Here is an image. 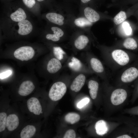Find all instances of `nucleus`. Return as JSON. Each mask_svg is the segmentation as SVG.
Masks as SVG:
<instances>
[{
  "instance_id": "nucleus-1",
  "label": "nucleus",
  "mask_w": 138,
  "mask_h": 138,
  "mask_svg": "<svg viewBox=\"0 0 138 138\" xmlns=\"http://www.w3.org/2000/svg\"><path fill=\"white\" fill-rule=\"evenodd\" d=\"M109 54L112 61L115 64L121 66L128 64L135 57L134 54H129L124 51L120 49L113 50Z\"/></svg>"
},
{
  "instance_id": "nucleus-2",
  "label": "nucleus",
  "mask_w": 138,
  "mask_h": 138,
  "mask_svg": "<svg viewBox=\"0 0 138 138\" xmlns=\"http://www.w3.org/2000/svg\"><path fill=\"white\" fill-rule=\"evenodd\" d=\"M67 87L65 84L61 82L54 83L51 87L49 93L50 99L54 101L60 99L66 92Z\"/></svg>"
},
{
  "instance_id": "nucleus-3",
  "label": "nucleus",
  "mask_w": 138,
  "mask_h": 138,
  "mask_svg": "<svg viewBox=\"0 0 138 138\" xmlns=\"http://www.w3.org/2000/svg\"><path fill=\"white\" fill-rule=\"evenodd\" d=\"M34 54V51L32 47L25 46L20 47L16 50L14 55L16 59L23 61H27L32 59Z\"/></svg>"
},
{
  "instance_id": "nucleus-4",
  "label": "nucleus",
  "mask_w": 138,
  "mask_h": 138,
  "mask_svg": "<svg viewBox=\"0 0 138 138\" xmlns=\"http://www.w3.org/2000/svg\"><path fill=\"white\" fill-rule=\"evenodd\" d=\"M125 70L121 76V81L124 83H129L138 78V62Z\"/></svg>"
},
{
  "instance_id": "nucleus-5",
  "label": "nucleus",
  "mask_w": 138,
  "mask_h": 138,
  "mask_svg": "<svg viewBox=\"0 0 138 138\" xmlns=\"http://www.w3.org/2000/svg\"><path fill=\"white\" fill-rule=\"evenodd\" d=\"M127 93L124 89L118 88L112 92L110 98L112 103L114 105H118L123 103L126 99Z\"/></svg>"
},
{
  "instance_id": "nucleus-6",
  "label": "nucleus",
  "mask_w": 138,
  "mask_h": 138,
  "mask_svg": "<svg viewBox=\"0 0 138 138\" xmlns=\"http://www.w3.org/2000/svg\"><path fill=\"white\" fill-rule=\"evenodd\" d=\"M27 104L28 109L31 112L37 115L42 113L41 106L37 98L32 97L29 98L27 101Z\"/></svg>"
},
{
  "instance_id": "nucleus-7",
  "label": "nucleus",
  "mask_w": 138,
  "mask_h": 138,
  "mask_svg": "<svg viewBox=\"0 0 138 138\" xmlns=\"http://www.w3.org/2000/svg\"><path fill=\"white\" fill-rule=\"evenodd\" d=\"M35 88L33 83L30 80L23 82L20 85L18 91L19 95L26 96L31 94Z\"/></svg>"
},
{
  "instance_id": "nucleus-8",
  "label": "nucleus",
  "mask_w": 138,
  "mask_h": 138,
  "mask_svg": "<svg viewBox=\"0 0 138 138\" xmlns=\"http://www.w3.org/2000/svg\"><path fill=\"white\" fill-rule=\"evenodd\" d=\"M18 24L19 27L18 32L20 35H27L30 33L32 30V25L31 23L27 20L25 19L19 22Z\"/></svg>"
},
{
  "instance_id": "nucleus-9",
  "label": "nucleus",
  "mask_w": 138,
  "mask_h": 138,
  "mask_svg": "<svg viewBox=\"0 0 138 138\" xmlns=\"http://www.w3.org/2000/svg\"><path fill=\"white\" fill-rule=\"evenodd\" d=\"M86 77L83 74H80L74 79L70 86L71 90L75 92L79 91L84 84Z\"/></svg>"
},
{
  "instance_id": "nucleus-10",
  "label": "nucleus",
  "mask_w": 138,
  "mask_h": 138,
  "mask_svg": "<svg viewBox=\"0 0 138 138\" xmlns=\"http://www.w3.org/2000/svg\"><path fill=\"white\" fill-rule=\"evenodd\" d=\"M19 123L18 116L15 114L9 115L7 117L6 127L9 131H12L18 127Z\"/></svg>"
},
{
  "instance_id": "nucleus-11",
  "label": "nucleus",
  "mask_w": 138,
  "mask_h": 138,
  "mask_svg": "<svg viewBox=\"0 0 138 138\" xmlns=\"http://www.w3.org/2000/svg\"><path fill=\"white\" fill-rule=\"evenodd\" d=\"M62 64L60 60L56 58H53L48 62L47 69L50 73L53 74L59 71L61 68Z\"/></svg>"
},
{
  "instance_id": "nucleus-12",
  "label": "nucleus",
  "mask_w": 138,
  "mask_h": 138,
  "mask_svg": "<svg viewBox=\"0 0 138 138\" xmlns=\"http://www.w3.org/2000/svg\"><path fill=\"white\" fill-rule=\"evenodd\" d=\"M84 13L86 18L91 22H95L100 19L99 14L92 8L87 7L84 10Z\"/></svg>"
},
{
  "instance_id": "nucleus-13",
  "label": "nucleus",
  "mask_w": 138,
  "mask_h": 138,
  "mask_svg": "<svg viewBox=\"0 0 138 138\" xmlns=\"http://www.w3.org/2000/svg\"><path fill=\"white\" fill-rule=\"evenodd\" d=\"M46 17L50 22L59 26H62L64 23V17L62 15L55 13H50L47 14Z\"/></svg>"
},
{
  "instance_id": "nucleus-14",
  "label": "nucleus",
  "mask_w": 138,
  "mask_h": 138,
  "mask_svg": "<svg viewBox=\"0 0 138 138\" xmlns=\"http://www.w3.org/2000/svg\"><path fill=\"white\" fill-rule=\"evenodd\" d=\"M51 29L53 32V34H48L46 36V38L48 40L53 41H59L60 38L62 37L64 34V32L61 28L56 27H53Z\"/></svg>"
},
{
  "instance_id": "nucleus-15",
  "label": "nucleus",
  "mask_w": 138,
  "mask_h": 138,
  "mask_svg": "<svg viewBox=\"0 0 138 138\" xmlns=\"http://www.w3.org/2000/svg\"><path fill=\"white\" fill-rule=\"evenodd\" d=\"M90 64L92 69L95 72L101 73L104 72L103 66L98 59L94 57H92L90 59Z\"/></svg>"
},
{
  "instance_id": "nucleus-16",
  "label": "nucleus",
  "mask_w": 138,
  "mask_h": 138,
  "mask_svg": "<svg viewBox=\"0 0 138 138\" xmlns=\"http://www.w3.org/2000/svg\"><path fill=\"white\" fill-rule=\"evenodd\" d=\"M36 129L33 125H28L25 127L20 132V136L21 138H30L35 134Z\"/></svg>"
},
{
  "instance_id": "nucleus-17",
  "label": "nucleus",
  "mask_w": 138,
  "mask_h": 138,
  "mask_svg": "<svg viewBox=\"0 0 138 138\" xmlns=\"http://www.w3.org/2000/svg\"><path fill=\"white\" fill-rule=\"evenodd\" d=\"M89 41V39L87 37L84 35H81L75 40L74 45L76 49L81 50L86 46Z\"/></svg>"
},
{
  "instance_id": "nucleus-18",
  "label": "nucleus",
  "mask_w": 138,
  "mask_h": 138,
  "mask_svg": "<svg viewBox=\"0 0 138 138\" xmlns=\"http://www.w3.org/2000/svg\"><path fill=\"white\" fill-rule=\"evenodd\" d=\"M25 13L23 9L19 7L14 12L11 14L10 17L13 21L19 22L25 20L26 18Z\"/></svg>"
},
{
  "instance_id": "nucleus-19",
  "label": "nucleus",
  "mask_w": 138,
  "mask_h": 138,
  "mask_svg": "<svg viewBox=\"0 0 138 138\" xmlns=\"http://www.w3.org/2000/svg\"><path fill=\"white\" fill-rule=\"evenodd\" d=\"M95 128L97 133L100 135L106 133L108 131V128L106 122L102 120H99L96 122Z\"/></svg>"
},
{
  "instance_id": "nucleus-20",
  "label": "nucleus",
  "mask_w": 138,
  "mask_h": 138,
  "mask_svg": "<svg viewBox=\"0 0 138 138\" xmlns=\"http://www.w3.org/2000/svg\"><path fill=\"white\" fill-rule=\"evenodd\" d=\"M88 87L91 98L93 99H95L97 95L99 88L98 83L95 80H90L88 82Z\"/></svg>"
},
{
  "instance_id": "nucleus-21",
  "label": "nucleus",
  "mask_w": 138,
  "mask_h": 138,
  "mask_svg": "<svg viewBox=\"0 0 138 138\" xmlns=\"http://www.w3.org/2000/svg\"><path fill=\"white\" fill-rule=\"evenodd\" d=\"M123 45L126 49L132 50L136 49L138 47L136 41L132 38H129L126 39L123 42Z\"/></svg>"
},
{
  "instance_id": "nucleus-22",
  "label": "nucleus",
  "mask_w": 138,
  "mask_h": 138,
  "mask_svg": "<svg viewBox=\"0 0 138 138\" xmlns=\"http://www.w3.org/2000/svg\"><path fill=\"white\" fill-rule=\"evenodd\" d=\"M64 118L66 121L71 124H73L79 120L80 117L77 113L70 112L65 115Z\"/></svg>"
},
{
  "instance_id": "nucleus-23",
  "label": "nucleus",
  "mask_w": 138,
  "mask_h": 138,
  "mask_svg": "<svg viewBox=\"0 0 138 138\" xmlns=\"http://www.w3.org/2000/svg\"><path fill=\"white\" fill-rule=\"evenodd\" d=\"M68 66L71 69L75 71H78L81 68L82 64L80 61L75 57H73L71 61L68 63Z\"/></svg>"
},
{
  "instance_id": "nucleus-24",
  "label": "nucleus",
  "mask_w": 138,
  "mask_h": 138,
  "mask_svg": "<svg viewBox=\"0 0 138 138\" xmlns=\"http://www.w3.org/2000/svg\"><path fill=\"white\" fill-rule=\"evenodd\" d=\"M75 25L79 27H84L91 25L92 22L84 17H79L75 19L74 21Z\"/></svg>"
},
{
  "instance_id": "nucleus-25",
  "label": "nucleus",
  "mask_w": 138,
  "mask_h": 138,
  "mask_svg": "<svg viewBox=\"0 0 138 138\" xmlns=\"http://www.w3.org/2000/svg\"><path fill=\"white\" fill-rule=\"evenodd\" d=\"M126 18L125 13L124 12L121 11L114 17L113 21L116 24L118 25L123 21Z\"/></svg>"
},
{
  "instance_id": "nucleus-26",
  "label": "nucleus",
  "mask_w": 138,
  "mask_h": 138,
  "mask_svg": "<svg viewBox=\"0 0 138 138\" xmlns=\"http://www.w3.org/2000/svg\"><path fill=\"white\" fill-rule=\"evenodd\" d=\"M53 52L56 58L59 60H61L63 59L64 54H65V52L60 47H53Z\"/></svg>"
},
{
  "instance_id": "nucleus-27",
  "label": "nucleus",
  "mask_w": 138,
  "mask_h": 138,
  "mask_svg": "<svg viewBox=\"0 0 138 138\" xmlns=\"http://www.w3.org/2000/svg\"><path fill=\"white\" fill-rule=\"evenodd\" d=\"M6 113L4 112L0 113V132L4 131L6 127L7 119Z\"/></svg>"
},
{
  "instance_id": "nucleus-28",
  "label": "nucleus",
  "mask_w": 138,
  "mask_h": 138,
  "mask_svg": "<svg viewBox=\"0 0 138 138\" xmlns=\"http://www.w3.org/2000/svg\"><path fill=\"white\" fill-rule=\"evenodd\" d=\"M122 27L126 35H130L132 32V29L129 24L126 22H124L122 24Z\"/></svg>"
},
{
  "instance_id": "nucleus-29",
  "label": "nucleus",
  "mask_w": 138,
  "mask_h": 138,
  "mask_svg": "<svg viewBox=\"0 0 138 138\" xmlns=\"http://www.w3.org/2000/svg\"><path fill=\"white\" fill-rule=\"evenodd\" d=\"M24 4L28 8H33L36 3V0H22Z\"/></svg>"
},
{
  "instance_id": "nucleus-30",
  "label": "nucleus",
  "mask_w": 138,
  "mask_h": 138,
  "mask_svg": "<svg viewBox=\"0 0 138 138\" xmlns=\"http://www.w3.org/2000/svg\"><path fill=\"white\" fill-rule=\"evenodd\" d=\"M76 134L74 131L73 129H69L65 133L63 137L64 138H75Z\"/></svg>"
},
{
  "instance_id": "nucleus-31",
  "label": "nucleus",
  "mask_w": 138,
  "mask_h": 138,
  "mask_svg": "<svg viewBox=\"0 0 138 138\" xmlns=\"http://www.w3.org/2000/svg\"><path fill=\"white\" fill-rule=\"evenodd\" d=\"M89 101V99L88 98H84L77 103V107L78 108H82L87 104Z\"/></svg>"
},
{
  "instance_id": "nucleus-32",
  "label": "nucleus",
  "mask_w": 138,
  "mask_h": 138,
  "mask_svg": "<svg viewBox=\"0 0 138 138\" xmlns=\"http://www.w3.org/2000/svg\"><path fill=\"white\" fill-rule=\"evenodd\" d=\"M12 73V71L11 70H8L1 73L0 74V79L6 78L10 75Z\"/></svg>"
},
{
  "instance_id": "nucleus-33",
  "label": "nucleus",
  "mask_w": 138,
  "mask_h": 138,
  "mask_svg": "<svg viewBox=\"0 0 138 138\" xmlns=\"http://www.w3.org/2000/svg\"><path fill=\"white\" fill-rule=\"evenodd\" d=\"M117 138H130L131 137L127 135H124L119 136L117 137Z\"/></svg>"
},
{
  "instance_id": "nucleus-34",
  "label": "nucleus",
  "mask_w": 138,
  "mask_h": 138,
  "mask_svg": "<svg viewBox=\"0 0 138 138\" xmlns=\"http://www.w3.org/2000/svg\"><path fill=\"white\" fill-rule=\"evenodd\" d=\"M92 0H80L81 3L83 4H86L91 2Z\"/></svg>"
},
{
  "instance_id": "nucleus-35",
  "label": "nucleus",
  "mask_w": 138,
  "mask_h": 138,
  "mask_svg": "<svg viewBox=\"0 0 138 138\" xmlns=\"http://www.w3.org/2000/svg\"><path fill=\"white\" fill-rule=\"evenodd\" d=\"M137 91H138V88H137Z\"/></svg>"
}]
</instances>
